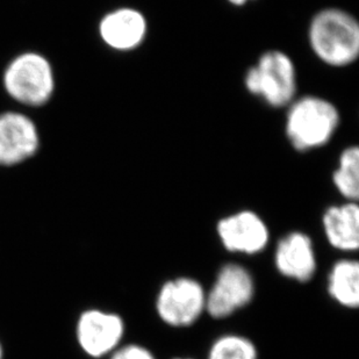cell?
Returning a JSON list of instances; mask_svg holds the SVG:
<instances>
[{"mask_svg": "<svg viewBox=\"0 0 359 359\" xmlns=\"http://www.w3.org/2000/svg\"><path fill=\"white\" fill-rule=\"evenodd\" d=\"M0 88L17 109L31 113L46 109L57 95L56 67L43 51L22 49L4 65Z\"/></svg>", "mask_w": 359, "mask_h": 359, "instance_id": "cell-1", "label": "cell"}, {"mask_svg": "<svg viewBox=\"0 0 359 359\" xmlns=\"http://www.w3.org/2000/svg\"><path fill=\"white\" fill-rule=\"evenodd\" d=\"M309 46L320 61L342 68L353 65L359 55V24L339 8L320 11L309 27Z\"/></svg>", "mask_w": 359, "mask_h": 359, "instance_id": "cell-2", "label": "cell"}, {"mask_svg": "<svg viewBox=\"0 0 359 359\" xmlns=\"http://www.w3.org/2000/svg\"><path fill=\"white\" fill-rule=\"evenodd\" d=\"M339 125V109L327 99L306 95L290 104L286 136L299 151L325 146Z\"/></svg>", "mask_w": 359, "mask_h": 359, "instance_id": "cell-3", "label": "cell"}, {"mask_svg": "<svg viewBox=\"0 0 359 359\" xmlns=\"http://www.w3.org/2000/svg\"><path fill=\"white\" fill-rule=\"evenodd\" d=\"M244 85L248 92L263 99L271 107L288 106L294 100L297 92L294 63L283 51H266L257 65L248 70Z\"/></svg>", "mask_w": 359, "mask_h": 359, "instance_id": "cell-4", "label": "cell"}, {"mask_svg": "<svg viewBox=\"0 0 359 359\" xmlns=\"http://www.w3.org/2000/svg\"><path fill=\"white\" fill-rule=\"evenodd\" d=\"M43 136L31 112L11 107L0 111V169H15L39 156Z\"/></svg>", "mask_w": 359, "mask_h": 359, "instance_id": "cell-5", "label": "cell"}, {"mask_svg": "<svg viewBox=\"0 0 359 359\" xmlns=\"http://www.w3.org/2000/svg\"><path fill=\"white\" fill-rule=\"evenodd\" d=\"M206 309V292L196 279L180 277L162 285L156 312L164 323L183 328L197 322Z\"/></svg>", "mask_w": 359, "mask_h": 359, "instance_id": "cell-6", "label": "cell"}, {"mask_svg": "<svg viewBox=\"0 0 359 359\" xmlns=\"http://www.w3.org/2000/svg\"><path fill=\"white\" fill-rule=\"evenodd\" d=\"M255 283L250 272L238 264L220 269L213 287L206 293V311L214 319H224L250 304Z\"/></svg>", "mask_w": 359, "mask_h": 359, "instance_id": "cell-7", "label": "cell"}, {"mask_svg": "<svg viewBox=\"0 0 359 359\" xmlns=\"http://www.w3.org/2000/svg\"><path fill=\"white\" fill-rule=\"evenodd\" d=\"M148 22L142 12L133 7H116L106 12L97 25L99 40L109 50L129 53L144 42Z\"/></svg>", "mask_w": 359, "mask_h": 359, "instance_id": "cell-8", "label": "cell"}, {"mask_svg": "<svg viewBox=\"0 0 359 359\" xmlns=\"http://www.w3.org/2000/svg\"><path fill=\"white\" fill-rule=\"evenodd\" d=\"M217 235L228 251L256 255L264 250L270 240L265 221L252 210H241L217 222Z\"/></svg>", "mask_w": 359, "mask_h": 359, "instance_id": "cell-9", "label": "cell"}, {"mask_svg": "<svg viewBox=\"0 0 359 359\" xmlns=\"http://www.w3.org/2000/svg\"><path fill=\"white\" fill-rule=\"evenodd\" d=\"M125 325L116 314L88 311L79 323V339L81 348L92 357L111 353L121 341Z\"/></svg>", "mask_w": 359, "mask_h": 359, "instance_id": "cell-10", "label": "cell"}, {"mask_svg": "<svg viewBox=\"0 0 359 359\" xmlns=\"http://www.w3.org/2000/svg\"><path fill=\"white\" fill-rule=\"evenodd\" d=\"M276 268L281 276L299 283H306L316 271V250L309 235L292 231L281 238L275 255Z\"/></svg>", "mask_w": 359, "mask_h": 359, "instance_id": "cell-11", "label": "cell"}, {"mask_svg": "<svg viewBox=\"0 0 359 359\" xmlns=\"http://www.w3.org/2000/svg\"><path fill=\"white\" fill-rule=\"evenodd\" d=\"M325 238L341 251H356L359 247V207L356 201L330 206L322 217Z\"/></svg>", "mask_w": 359, "mask_h": 359, "instance_id": "cell-12", "label": "cell"}, {"mask_svg": "<svg viewBox=\"0 0 359 359\" xmlns=\"http://www.w3.org/2000/svg\"><path fill=\"white\" fill-rule=\"evenodd\" d=\"M328 293L339 305L346 309L359 306L358 262L342 259L332 266L328 277Z\"/></svg>", "mask_w": 359, "mask_h": 359, "instance_id": "cell-13", "label": "cell"}, {"mask_svg": "<svg viewBox=\"0 0 359 359\" xmlns=\"http://www.w3.org/2000/svg\"><path fill=\"white\" fill-rule=\"evenodd\" d=\"M339 168L332 173L336 190L348 201H356L359 196V148L348 147L343 150Z\"/></svg>", "mask_w": 359, "mask_h": 359, "instance_id": "cell-14", "label": "cell"}, {"mask_svg": "<svg viewBox=\"0 0 359 359\" xmlns=\"http://www.w3.org/2000/svg\"><path fill=\"white\" fill-rule=\"evenodd\" d=\"M207 359H258V351L247 337L228 334L212 344Z\"/></svg>", "mask_w": 359, "mask_h": 359, "instance_id": "cell-15", "label": "cell"}, {"mask_svg": "<svg viewBox=\"0 0 359 359\" xmlns=\"http://www.w3.org/2000/svg\"><path fill=\"white\" fill-rule=\"evenodd\" d=\"M111 359H156L150 350L144 346L130 344L118 350Z\"/></svg>", "mask_w": 359, "mask_h": 359, "instance_id": "cell-16", "label": "cell"}, {"mask_svg": "<svg viewBox=\"0 0 359 359\" xmlns=\"http://www.w3.org/2000/svg\"><path fill=\"white\" fill-rule=\"evenodd\" d=\"M231 5H234V6H244L245 4L249 3L251 0H228Z\"/></svg>", "mask_w": 359, "mask_h": 359, "instance_id": "cell-17", "label": "cell"}, {"mask_svg": "<svg viewBox=\"0 0 359 359\" xmlns=\"http://www.w3.org/2000/svg\"><path fill=\"white\" fill-rule=\"evenodd\" d=\"M176 359H192V358H176Z\"/></svg>", "mask_w": 359, "mask_h": 359, "instance_id": "cell-18", "label": "cell"}, {"mask_svg": "<svg viewBox=\"0 0 359 359\" xmlns=\"http://www.w3.org/2000/svg\"><path fill=\"white\" fill-rule=\"evenodd\" d=\"M0 356H1V350H0Z\"/></svg>", "mask_w": 359, "mask_h": 359, "instance_id": "cell-19", "label": "cell"}]
</instances>
